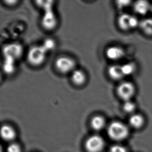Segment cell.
<instances>
[{"instance_id": "cell-25", "label": "cell", "mask_w": 152, "mask_h": 152, "mask_svg": "<svg viewBox=\"0 0 152 152\" xmlns=\"http://www.w3.org/2000/svg\"><path fill=\"white\" fill-rule=\"evenodd\" d=\"M18 3L17 1H5V3L9 6H14Z\"/></svg>"}, {"instance_id": "cell-26", "label": "cell", "mask_w": 152, "mask_h": 152, "mask_svg": "<svg viewBox=\"0 0 152 152\" xmlns=\"http://www.w3.org/2000/svg\"><path fill=\"white\" fill-rule=\"evenodd\" d=\"M151 11L152 12V8H151Z\"/></svg>"}, {"instance_id": "cell-8", "label": "cell", "mask_w": 152, "mask_h": 152, "mask_svg": "<svg viewBox=\"0 0 152 152\" xmlns=\"http://www.w3.org/2000/svg\"><path fill=\"white\" fill-rule=\"evenodd\" d=\"M57 19L53 10L44 12L42 19V25L46 30H53L57 26Z\"/></svg>"}, {"instance_id": "cell-22", "label": "cell", "mask_w": 152, "mask_h": 152, "mask_svg": "<svg viewBox=\"0 0 152 152\" xmlns=\"http://www.w3.org/2000/svg\"><path fill=\"white\" fill-rule=\"evenodd\" d=\"M132 2L130 1H118L116 2L117 7L119 9H123L129 6Z\"/></svg>"}, {"instance_id": "cell-13", "label": "cell", "mask_w": 152, "mask_h": 152, "mask_svg": "<svg viewBox=\"0 0 152 152\" xmlns=\"http://www.w3.org/2000/svg\"><path fill=\"white\" fill-rule=\"evenodd\" d=\"M1 134L2 139L7 141L13 140L16 136L14 130L8 125L2 126L1 130Z\"/></svg>"}, {"instance_id": "cell-21", "label": "cell", "mask_w": 152, "mask_h": 152, "mask_svg": "<svg viewBox=\"0 0 152 152\" xmlns=\"http://www.w3.org/2000/svg\"><path fill=\"white\" fill-rule=\"evenodd\" d=\"M42 46L45 49L46 52L53 50L55 47V43L53 40L51 39H46L44 42Z\"/></svg>"}, {"instance_id": "cell-15", "label": "cell", "mask_w": 152, "mask_h": 152, "mask_svg": "<svg viewBox=\"0 0 152 152\" xmlns=\"http://www.w3.org/2000/svg\"><path fill=\"white\" fill-rule=\"evenodd\" d=\"M144 118L140 114H133L129 118V124L132 127L136 128H140L144 123Z\"/></svg>"}, {"instance_id": "cell-10", "label": "cell", "mask_w": 152, "mask_h": 152, "mask_svg": "<svg viewBox=\"0 0 152 152\" xmlns=\"http://www.w3.org/2000/svg\"><path fill=\"white\" fill-rule=\"evenodd\" d=\"M152 6L149 2L145 1H138L134 4V10L136 13L140 15H145L151 10Z\"/></svg>"}, {"instance_id": "cell-1", "label": "cell", "mask_w": 152, "mask_h": 152, "mask_svg": "<svg viewBox=\"0 0 152 152\" xmlns=\"http://www.w3.org/2000/svg\"><path fill=\"white\" fill-rule=\"evenodd\" d=\"M47 52L42 46H35L31 48L27 54V59L33 66H41L46 59Z\"/></svg>"}, {"instance_id": "cell-6", "label": "cell", "mask_w": 152, "mask_h": 152, "mask_svg": "<svg viewBox=\"0 0 152 152\" xmlns=\"http://www.w3.org/2000/svg\"><path fill=\"white\" fill-rule=\"evenodd\" d=\"M57 70L62 74H66L74 71L75 62L72 58L66 56L58 58L55 62Z\"/></svg>"}, {"instance_id": "cell-19", "label": "cell", "mask_w": 152, "mask_h": 152, "mask_svg": "<svg viewBox=\"0 0 152 152\" xmlns=\"http://www.w3.org/2000/svg\"><path fill=\"white\" fill-rule=\"evenodd\" d=\"M37 6L43 10L44 12L52 10L53 1H38L36 2Z\"/></svg>"}, {"instance_id": "cell-9", "label": "cell", "mask_w": 152, "mask_h": 152, "mask_svg": "<svg viewBox=\"0 0 152 152\" xmlns=\"http://www.w3.org/2000/svg\"><path fill=\"white\" fill-rule=\"evenodd\" d=\"M125 55L124 50L119 46H114L108 48L106 50V56L109 59L118 60L121 59Z\"/></svg>"}, {"instance_id": "cell-14", "label": "cell", "mask_w": 152, "mask_h": 152, "mask_svg": "<svg viewBox=\"0 0 152 152\" xmlns=\"http://www.w3.org/2000/svg\"><path fill=\"white\" fill-rule=\"evenodd\" d=\"M140 28L146 35H152V19H145L140 23Z\"/></svg>"}, {"instance_id": "cell-7", "label": "cell", "mask_w": 152, "mask_h": 152, "mask_svg": "<svg viewBox=\"0 0 152 152\" xmlns=\"http://www.w3.org/2000/svg\"><path fill=\"white\" fill-rule=\"evenodd\" d=\"M104 145V141L100 136L95 135L88 139L86 148L89 152H100Z\"/></svg>"}, {"instance_id": "cell-18", "label": "cell", "mask_w": 152, "mask_h": 152, "mask_svg": "<svg viewBox=\"0 0 152 152\" xmlns=\"http://www.w3.org/2000/svg\"><path fill=\"white\" fill-rule=\"evenodd\" d=\"M15 61L5 59L3 64V70L7 73H12L15 71Z\"/></svg>"}, {"instance_id": "cell-20", "label": "cell", "mask_w": 152, "mask_h": 152, "mask_svg": "<svg viewBox=\"0 0 152 152\" xmlns=\"http://www.w3.org/2000/svg\"><path fill=\"white\" fill-rule=\"evenodd\" d=\"M136 105L135 103L132 100L125 101L123 105L124 111L127 113H133L135 111Z\"/></svg>"}, {"instance_id": "cell-5", "label": "cell", "mask_w": 152, "mask_h": 152, "mask_svg": "<svg viewBox=\"0 0 152 152\" xmlns=\"http://www.w3.org/2000/svg\"><path fill=\"white\" fill-rule=\"evenodd\" d=\"M23 53L22 46L18 43L8 44L3 48L5 59L16 61L21 57Z\"/></svg>"}, {"instance_id": "cell-24", "label": "cell", "mask_w": 152, "mask_h": 152, "mask_svg": "<svg viewBox=\"0 0 152 152\" xmlns=\"http://www.w3.org/2000/svg\"><path fill=\"white\" fill-rule=\"evenodd\" d=\"M7 152H21L20 148L18 144L12 143L7 148Z\"/></svg>"}, {"instance_id": "cell-23", "label": "cell", "mask_w": 152, "mask_h": 152, "mask_svg": "<svg viewBox=\"0 0 152 152\" xmlns=\"http://www.w3.org/2000/svg\"><path fill=\"white\" fill-rule=\"evenodd\" d=\"M111 152H127L126 149L124 146L120 145H114L110 150Z\"/></svg>"}, {"instance_id": "cell-2", "label": "cell", "mask_w": 152, "mask_h": 152, "mask_svg": "<svg viewBox=\"0 0 152 152\" xmlns=\"http://www.w3.org/2000/svg\"><path fill=\"white\" fill-rule=\"evenodd\" d=\"M107 133L113 140H122L125 139L129 134L127 127L119 121H114L109 125Z\"/></svg>"}, {"instance_id": "cell-12", "label": "cell", "mask_w": 152, "mask_h": 152, "mask_svg": "<svg viewBox=\"0 0 152 152\" xmlns=\"http://www.w3.org/2000/svg\"><path fill=\"white\" fill-rule=\"evenodd\" d=\"M108 74L109 76L113 80H121L124 77L121 66L114 64L110 66L108 69Z\"/></svg>"}, {"instance_id": "cell-4", "label": "cell", "mask_w": 152, "mask_h": 152, "mask_svg": "<svg viewBox=\"0 0 152 152\" xmlns=\"http://www.w3.org/2000/svg\"><path fill=\"white\" fill-rule=\"evenodd\" d=\"M135 93V86L134 84L130 82L121 83L117 87V95L124 101L132 100Z\"/></svg>"}, {"instance_id": "cell-17", "label": "cell", "mask_w": 152, "mask_h": 152, "mask_svg": "<svg viewBox=\"0 0 152 152\" xmlns=\"http://www.w3.org/2000/svg\"><path fill=\"white\" fill-rule=\"evenodd\" d=\"M121 66L124 76H129L134 74L136 71V64L134 62H128Z\"/></svg>"}, {"instance_id": "cell-16", "label": "cell", "mask_w": 152, "mask_h": 152, "mask_svg": "<svg viewBox=\"0 0 152 152\" xmlns=\"http://www.w3.org/2000/svg\"><path fill=\"white\" fill-rule=\"evenodd\" d=\"M91 124L94 129L100 130L104 126V118L101 116H96L93 117L91 121Z\"/></svg>"}, {"instance_id": "cell-3", "label": "cell", "mask_w": 152, "mask_h": 152, "mask_svg": "<svg viewBox=\"0 0 152 152\" xmlns=\"http://www.w3.org/2000/svg\"><path fill=\"white\" fill-rule=\"evenodd\" d=\"M140 23L134 16L128 14H123L118 18V25L119 28L123 31H128L139 26Z\"/></svg>"}, {"instance_id": "cell-11", "label": "cell", "mask_w": 152, "mask_h": 152, "mask_svg": "<svg viewBox=\"0 0 152 152\" xmlns=\"http://www.w3.org/2000/svg\"><path fill=\"white\" fill-rule=\"evenodd\" d=\"M86 75L81 70H74L72 72L71 80L76 86H82L86 81Z\"/></svg>"}]
</instances>
